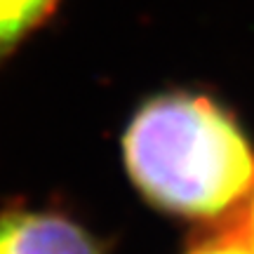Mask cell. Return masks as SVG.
<instances>
[{
  "label": "cell",
  "mask_w": 254,
  "mask_h": 254,
  "mask_svg": "<svg viewBox=\"0 0 254 254\" xmlns=\"http://www.w3.org/2000/svg\"><path fill=\"white\" fill-rule=\"evenodd\" d=\"M123 160L139 193L177 217H221L254 186V153L240 125L195 92L146 101L123 134Z\"/></svg>",
  "instance_id": "1"
},
{
  "label": "cell",
  "mask_w": 254,
  "mask_h": 254,
  "mask_svg": "<svg viewBox=\"0 0 254 254\" xmlns=\"http://www.w3.org/2000/svg\"><path fill=\"white\" fill-rule=\"evenodd\" d=\"M189 254H254V240L250 236H214L193 247Z\"/></svg>",
  "instance_id": "4"
},
{
  "label": "cell",
  "mask_w": 254,
  "mask_h": 254,
  "mask_svg": "<svg viewBox=\"0 0 254 254\" xmlns=\"http://www.w3.org/2000/svg\"><path fill=\"white\" fill-rule=\"evenodd\" d=\"M250 238L254 240V198H252V209H250Z\"/></svg>",
  "instance_id": "5"
},
{
  "label": "cell",
  "mask_w": 254,
  "mask_h": 254,
  "mask_svg": "<svg viewBox=\"0 0 254 254\" xmlns=\"http://www.w3.org/2000/svg\"><path fill=\"white\" fill-rule=\"evenodd\" d=\"M59 0H0V64L52 17Z\"/></svg>",
  "instance_id": "3"
},
{
  "label": "cell",
  "mask_w": 254,
  "mask_h": 254,
  "mask_svg": "<svg viewBox=\"0 0 254 254\" xmlns=\"http://www.w3.org/2000/svg\"><path fill=\"white\" fill-rule=\"evenodd\" d=\"M0 254H106L80 221L52 209H0Z\"/></svg>",
  "instance_id": "2"
}]
</instances>
